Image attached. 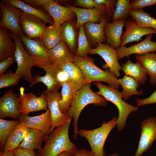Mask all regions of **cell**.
Returning <instances> with one entry per match:
<instances>
[{"instance_id": "1", "label": "cell", "mask_w": 156, "mask_h": 156, "mask_svg": "<svg viewBox=\"0 0 156 156\" xmlns=\"http://www.w3.org/2000/svg\"><path fill=\"white\" fill-rule=\"evenodd\" d=\"M90 83H86L74 93L72 105L67 112L73 120V137L77 139V132L79 129L78 122L80 113L85 107L93 104L95 106H106L107 100L91 89Z\"/></svg>"}, {"instance_id": "2", "label": "cell", "mask_w": 156, "mask_h": 156, "mask_svg": "<svg viewBox=\"0 0 156 156\" xmlns=\"http://www.w3.org/2000/svg\"><path fill=\"white\" fill-rule=\"evenodd\" d=\"M72 117L64 125L56 127L48 135L43 148L36 156H57L65 151H73L77 147L70 140L69 129Z\"/></svg>"}, {"instance_id": "3", "label": "cell", "mask_w": 156, "mask_h": 156, "mask_svg": "<svg viewBox=\"0 0 156 156\" xmlns=\"http://www.w3.org/2000/svg\"><path fill=\"white\" fill-rule=\"evenodd\" d=\"M93 84L99 90L96 92L97 94L102 96L107 101L111 102L117 107L119 114L116 121L117 127L119 131H122L126 125L129 115L133 112L137 111L138 107L124 101L118 89L109 86L105 85L99 81L94 82Z\"/></svg>"}, {"instance_id": "4", "label": "cell", "mask_w": 156, "mask_h": 156, "mask_svg": "<svg viewBox=\"0 0 156 156\" xmlns=\"http://www.w3.org/2000/svg\"><path fill=\"white\" fill-rule=\"evenodd\" d=\"M94 59L90 57H79L74 56V62L80 68L83 74L86 83L92 81H103L109 86L118 89L119 84L117 77L109 69L102 70L96 66Z\"/></svg>"}, {"instance_id": "5", "label": "cell", "mask_w": 156, "mask_h": 156, "mask_svg": "<svg viewBox=\"0 0 156 156\" xmlns=\"http://www.w3.org/2000/svg\"><path fill=\"white\" fill-rule=\"evenodd\" d=\"M117 119L114 117L107 122H103L101 126L94 129H79L77 135L87 140L94 156H105L104 144L111 130L116 126Z\"/></svg>"}, {"instance_id": "6", "label": "cell", "mask_w": 156, "mask_h": 156, "mask_svg": "<svg viewBox=\"0 0 156 156\" xmlns=\"http://www.w3.org/2000/svg\"><path fill=\"white\" fill-rule=\"evenodd\" d=\"M27 53L34 59V66L41 68L46 72H51L52 66L50 63L48 50L40 39L29 38L23 34L18 35Z\"/></svg>"}, {"instance_id": "7", "label": "cell", "mask_w": 156, "mask_h": 156, "mask_svg": "<svg viewBox=\"0 0 156 156\" xmlns=\"http://www.w3.org/2000/svg\"><path fill=\"white\" fill-rule=\"evenodd\" d=\"M10 34L16 45L14 56L17 67L15 73L31 84L33 78L31 69L34 66V59L26 51L18 35L11 31Z\"/></svg>"}, {"instance_id": "8", "label": "cell", "mask_w": 156, "mask_h": 156, "mask_svg": "<svg viewBox=\"0 0 156 156\" xmlns=\"http://www.w3.org/2000/svg\"><path fill=\"white\" fill-rule=\"evenodd\" d=\"M42 19L23 12L20 20V26L23 34L32 39H40L48 26Z\"/></svg>"}, {"instance_id": "9", "label": "cell", "mask_w": 156, "mask_h": 156, "mask_svg": "<svg viewBox=\"0 0 156 156\" xmlns=\"http://www.w3.org/2000/svg\"><path fill=\"white\" fill-rule=\"evenodd\" d=\"M156 140V116L149 117L142 122L138 146L134 156H142Z\"/></svg>"}, {"instance_id": "10", "label": "cell", "mask_w": 156, "mask_h": 156, "mask_svg": "<svg viewBox=\"0 0 156 156\" xmlns=\"http://www.w3.org/2000/svg\"><path fill=\"white\" fill-rule=\"evenodd\" d=\"M24 91V88H21L18 97L20 104V112L21 114L28 116L30 112L48 109L46 94H42L38 97L32 92L26 93Z\"/></svg>"}, {"instance_id": "11", "label": "cell", "mask_w": 156, "mask_h": 156, "mask_svg": "<svg viewBox=\"0 0 156 156\" xmlns=\"http://www.w3.org/2000/svg\"><path fill=\"white\" fill-rule=\"evenodd\" d=\"M95 54L100 56L106 62L102 66L103 68L109 69L117 77L120 76L122 66L118 62L116 50L107 44L99 43L96 48L92 49L88 53V54Z\"/></svg>"}, {"instance_id": "12", "label": "cell", "mask_w": 156, "mask_h": 156, "mask_svg": "<svg viewBox=\"0 0 156 156\" xmlns=\"http://www.w3.org/2000/svg\"><path fill=\"white\" fill-rule=\"evenodd\" d=\"M2 15L0 26L5 27L18 35L23 34L20 25V18L23 12L12 5L1 3Z\"/></svg>"}, {"instance_id": "13", "label": "cell", "mask_w": 156, "mask_h": 156, "mask_svg": "<svg viewBox=\"0 0 156 156\" xmlns=\"http://www.w3.org/2000/svg\"><path fill=\"white\" fill-rule=\"evenodd\" d=\"M47 107L49 111L52 121L49 134L55 128L64 125L71 116L67 113H62L59 108V104L61 98V94L58 91L46 94Z\"/></svg>"}, {"instance_id": "14", "label": "cell", "mask_w": 156, "mask_h": 156, "mask_svg": "<svg viewBox=\"0 0 156 156\" xmlns=\"http://www.w3.org/2000/svg\"><path fill=\"white\" fill-rule=\"evenodd\" d=\"M68 7L76 14L77 20L75 25L76 29L88 23H96L101 21L104 16L107 14L105 5L92 9L81 8L71 5Z\"/></svg>"}, {"instance_id": "15", "label": "cell", "mask_w": 156, "mask_h": 156, "mask_svg": "<svg viewBox=\"0 0 156 156\" xmlns=\"http://www.w3.org/2000/svg\"><path fill=\"white\" fill-rule=\"evenodd\" d=\"M20 104L16 93L12 89L5 92L0 98V118H20Z\"/></svg>"}, {"instance_id": "16", "label": "cell", "mask_w": 156, "mask_h": 156, "mask_svg": "<svg viewBox=\"0 0 156 156\" xmlns=\"http://www.w3.org/2000/svg\"><path fill=\"white\" fill-rule=\"evenodd\" d=\"M124 26L126 30L122 35L121 46L133 41L138 42L142 37L149 34H156V31L151 28H142L139 26L135 20L129 17L126 21Z\"/></svg>"}, {"instance_id": "17", "label": "cell", "mask_w": 156, "mask_h": 156, "mask_svg": "<svg viewBox=\"0 0 156 156\" xmlns=\"http://www.w3.org/2000/svg\"><path fill=\"white\" fill-rule=\"evenodd\" d=\"M153 34L147 35L143 40L129 47L121 46L116 50L118 60L133 54L143 55L156 51V42L151 40Z\"/></svg>"}, {"instance_id": "18", "label": "cell", "mask_w": 156, "mask_h": 156, "mask_svg": "<svg viewBox=\"0 0 156 156\" xmlns=\"http://www.w3.org/2000/svg\"><path fill=\"white\" fill-rule=\"evenodd\" d=\"M42 8L52 18L54 24L59 26L73 18L75 14L68 6H62L53 0H49Z\"/></svg>"}, {"instance_id": "19", "label": "cell", "mask_w": 156, "mask_h": 156, "mask_svg": "<svg viewBox=\"0 0 156 156\" xmlns=\"http://www.w3.org/2000/svg\"><path fill=\"white\" fill-rule=\"evenodd\" d=\"M19 120L21 124L29 128L37 129L47 135L49 134L52 121L48 109L41 115L34 116L21 114Z\"/></svg>"}, {"instance_id": "20", "label": "cell", "mask_w": 156, "mask_h": 156, "mask_svg": "<svg viewBox=\"0 0 156 156\" xmlns=\"http://www.w3.org/2000/svg\"><path fill=\"white\" fill-rule=\"evenodd\" d=\"M126 21L108 22L105 25L104 32L106 44L116 50L121 47L123 28Z\"/></svg>"}, {"instance_id": "21", "label": "cell", "mask_w": 156, "mask_h": 156, "mask_svg": "<svg viewBox=\"0 0 156 156\" xmlns=\"http://www.w3.org/2000/svg\"><path fill=\"white\" fill-rule=\"evenodd\" d=\"M109 18L105 15L99 23H88L84 24V31L90 43L97 44L106 41L104 29L106 23L109 21Z\"/></svg>"}, {"instance_id": "22", "label": "cell", "mask_w": 156, "mask_h": 156, "mask_svg": "<svg viewBox=\"0 0 156 156\" xmlns=\"http://www.w3.org/2000/svg\"><path fill=\"white\" fill-rule=\"evenodd\" d=\"M49 61L51 65L68 62H74V56L63 40L52 48L48 50Z\"/></svg>"}, {"instance_id": "23", "label": "cell", "mask_w": 156, "mask_h": 156, "mask_svg": "<svg viewBox=\"0 0 156 156\" xmlns=\"http://www.w3.org/2000/svg\"><path fill=\"white\" fill-rule=\"evenodd\" d=\"M52 65L57 66L63 70L77 90L86 83L81 70L74 62H66Z\"/></svg>"}, {"instance_id": "24", "label": "cell", "mask_w": 156, "mask_h": 156, "mask_svg": "<svg viewBox=\"0 0 156 156\" xmlns=\"http://www.w3.org/2000/svg\"><path fill=\"white\" fill-rule=\"evenodd\" d=\"M48 136L38 130L28 128L26 136L18 147L33 151L35 149L40 151L42 148V142L46 141Z\"/></svg>"}, {"instance_id": "25", "label": "cell", "mask_w": 156, "mask_h": 156, "mask_svg": "<svg viewBox=\"0 0 156 156\" xmlns=\"http://www.w3.org/2000/svg\"><path fill=\"white\" fill-rule=\"evenodd\" d=\"M1 3L12 5L20 9L25 12L38 16L50 25L54 24L52 18L42 8H34L20 0H3Z\"/></svg>"}, {"instance_id": "26", "label": "cell", "mask_w": 156, "mask_h": 156, "mask_svg": "<svg viewBox=\"0 0 156 156\" xmlns=\"http://www.w3.org/2000/svg\"><path fill=\"white\" fill-rule=\"evenodd\" d=\"M8 29L0 27V62L14 56L16 45Z\"/></svg>"}, {"instance_id": "27", "label": "cell", "mask_w": 156, "mask_h": 156, "mask_svg": "<svg viewBox=\"0 0 156 156\" xmlns=\"http://www.w3.org/2000/svg\"><path fill=\"white\" fill-rule=\"evenodd\" d=\"M122 65V70L125 75H129L134 79L139 84H144L147 80V74L142 65L137 61L133 63L129 59Z\"/></svg>"}, {"instance_id": "28", "label": "cell", "mask_w": 156, "mask_h": 156, "mask_svg": "<svg viewBox=\"0 0 156 156\" xmlns=\"http://www.w3.org/2000/svg\"><path fill=\"white\" fill-rule=\"evenodd\" d=\"M137 61L143 66L147 75L149 76V81L153 85L156 83V53H150L143 55H135Z\"/></svg>"}, {"instance_id": "29", "label": "cell", "mask_w": 156, "mask_h": 156, "mask_svg": "<svg viewBox=\"0 0 156 156\" xmlns=\"http://www.w3.org/2000/svg\"><path fill=\"white\" fill-rule=\"evenodd\" d=\"M28 128L20 122L18 124L8 136L3 148L12 151L18 147L26 136Z\"/></svg>"}, {"instance_id": "30", "label": "cell", "mask_w": 156, "mask_h": 156, "mask_svg": "<svg viewBox=\"0 0 156 156\" xmlns=\"http://www.w3.org/2000/svg\"><path fill=\"white\" fill-rule=\"evenodd\" d=\"M40 40L48 50L53 48L62 40L61 26H48Z\"/></svg>"}, {"instance_id": "31", "label": "cell", "mask_w": 156, "mask_h": 156, "mask_svg": "<svg viewBox=\"0 0 156 156\" xmlns=\"http://www.w3.org/2000/svg\"><path fill=\"white\" fill-rule=\"evenodd\" d=\"M118 82L122 87V91L120 93L122 98L125 101H127L132 95L143 94L142 90L139 91L137 90L140 84L130 76L125 75L122 78L118 79Z\"/></svg>"}, {"instance_id": "32", "label": "cell", "mask_w": 156, "mask_h": 156, "mask_svg": "<svg viewBox=\"0 0 156 156\" xmlns=\"http://www.w3.org/2000/svg\"><path fill=\"white\" fill-rule=\"evenodd\" d=\"M61 98L59 104L60 110L62 113L67 112L72 103L75 93L78 90L71 82L64 83L62 86Z\"/></svg>"}, {"instance_id": "33", "label": "cell", "mask_w": 156, "mask_h": 156, "mask_svg": "<svg viewBox=\"0 0 156 156\" xmlns=\"http://www.w3.org/2000/svg\"><path fill=\"white\" fill-rule=\"evenodd\" d=\"M129 16L134 19L138 25L142 28H148L156 31V19L151 16V14L143 10L130 9Z\"/></svg>"}, {"instance_id": "34", "label": "cell", "mask_w": 156, "mask_h": 156, "mask_svg": "<svg viewBox=\"0 0 156 156\" xmlns=\"http://www.w3.org/2000/svg\"><path fill=\"white\" fill-rule=\"evenodd\" d=\"M61 27L62 40L73 54L75 53L77 41L75 28L70 21L62 24Z\"/></svg>"}, {"instance_id": "35", "label": "cell", "mask_w": 156, "mask_h": 156, "mask_svg": "<svg viewBox=\"0 0 156 156\" xmlns=\"http://www.w3.org/2000/svg\"><path fill=\"white\" fill-rule=\"evenodd\" d=\"M39 82L43 83L47 87V90L42 93L45 94L58 90L62 87L58 85L56 83L53 75L51 73L47 72L44 76L37 74L33 78L32 83L30 86L32 87Z\"/></svg>"}, {"instance_id": "36", "label": "cell", "mask_w": 156, "mask_h": 156, "mask_svg": "<svg viewBox=\"0 0 156 156\" xmlns=\"http://www.w3.org/2000/svg\"><path fill=\"white\" fill-rule=\"evenodd\" d=\"M78 43V48L75 55L82 57L88 56L89 52L92 49L86 36L83 25L79 28Z\"/></svg>"}, {"instance_id": "37", "label": "cell", "mask_w": 156, "mask_h": 156, "mask_svg": "<svg viewBox=\"0 0 156 156\" xmlns=\"http://www.w3.org/2000/svg\"><path fill=\"white\" fill-rule=\"evenodd\" d=\"M130 0H116V8L112 17V21L126 20L129 16Z\"/></svg>"}, {"instance_id": "38", "label": "cell", "mask_w": 156, "mask_h": 156, "mask_svg": "<svg viewBox=\"0 0 156 156\" xmlns=\"http://www.w3.org/2000/svg\"><path fill=\"white\" fill-rule=\"evenodd\" d=\"M20 122L19 120H9L0 118V146L1 148H3L8 136Z\"/></svg>"}, {"instance_id": "39", "label": "cell", "mask_w": 156, "mask_h": 156, "mask_svg": "<svg viewBox=\"0 0 156 156\" xmlns=\"http://www.w3.org/2000/svg\"><path fill=\"white\" fill-rule=\"evenodd\" d=\"M22 78L15 73L9 70L0 76V88L16 86Z\"/></svg>"}, {"instance_id": "40", "label": "cell", "mask_w": 156, "mask_h": 156, "mask_svg": "<svg viewBox=\"0 0 156 156\" xmlns=\"http://www.w3.org/2000/svg\"><path fill=\"white\" fill-rule=\"evenodd\" d=\"M52 66L53 68L51 73L56 83L58 85L62 87V85L65 83H73L63 70L57 66Z\"/></svg>"}, {"instance_id": "41", "label": "cell", "mask_w": 156, "mask_h": 156, "mask_svg": "<svg viewBox=\"0 0 156 156\" xmlns=\"http://www.w3.org/2000/svg\"><path fill=\"white\" fill-rule=\"evenodd\" d=\"M156 5V0H132L130 3V9L141 10L146 7Z\"/></svg>"}, {"instance_id": "42", "label": "cell", "mask_w": 156, "mask_h": 156, "mask_svg": "<svg viewBox=\"0 0 156 156\" xmlns=\"http://www.w3.org/2000/svg\"><path fill=\"white\" fill-rule=\"evenodd\" d=\"M97 4L105 5L107 11V15L109 18L112 17L114 14L116 0H94Z\"/></svg>"}, {"instance_id": "43", "label": "cell", "mask_w": 156, "mask_h": 156, "mask_svg": "<svg viewBox=\"0 0 156 156\" xmlns=\"http://www.w3.org/2000/svg\"><path fill=\"white\" fill-rule=\"evenodd\" d=\"M135 100L138 107L156 103V91L147 98L143 99L136 98Z\"/></svg>"}, {"instance_id": "44", "label": "cell", "mask_w": 156, "mask_h": 156, "mask_svg": "<svg viewBox=\"0 0 156 156\" xmlns=\"http://www.w3.org/2000/svg\"><path fill=\"white\" fill-rule=\"evenodd\" d=\"M15 62L14 56L0 62V76L4 74L8 68Z\"/></svg>"}, {"instance_id": "45", "label": "cell", "mask_w": 156, "mask_h": 156, "mask_svg": "<svg viewBox=\"0 0 156 156\" xmlns=\"http://www.w3.org/2000/svg\"><path fill=\"white\" fill-rule=\"evenodd\" d=\"M11 151L14 156H36L34 151L25 148L18 147Z\"/></svg>"}, {"instance_id": "46", "label": "cell", "mask_w": 156, "mask_h": 156, "mask_svg": "<svg viewBox=\"0 0 156 156\" xmlns=\"http://www.w3.org/2000/svg\"><path fill=\"white\" fill-rule=\"evenodd\" d=\"M76 3L80 6L89 9L99 7L102 5L97 3L94 0H77Z\"/></svg>"}, {"instance_id": "47", "label": "cell", "mask_w": 156, "mask_h": 156, "mask_svg": "<svg viewBox=\"0 0 156 156\" xmlns=\"http://www.w3.org/2000/svg\"><path fill=\"white\" fill-rule=\"evenodd\" d=\"M49 0H23V1L28 5L37 9L41 8L47 4Z\"/></svg>"}, {"instance_id": "48", "label": "cell", "mask_w": 156, "mask_h": 156, "mask_svg": "<svg viewBox=\"0 0 156 156\" xmlns=\"http://www.w3.org/2000/svg\"><path fill=\"white\" fill-rule=\"evenodd\" d=\"M71 156H94L91 151L81 148L77 149L72 152Z\"/></svg>"}, {"instance_id": "49", "label": "cell", "mask_w": 156, "mask_h": 156, "mask_svg": "<svg viewBox=\"0 0 156 156\" xmlns=\"http://www.w3.org/2000/svg\"><path fill=\"white\" fill-rule=\"evenodd\" d=\"M0 151V156H14L12 151L1 148Z\"/></svg>"}, {"instance_id": "50", "label": "cell", "mask_w": 156, "mask_h": 156, "mask_svg": "<svg viewBox=\"0 0 156 156\" xmlns=\"http://www.w3.org/2000/svg\"><path fill=\"white\" fill-rule=\"evenodd\" d=\"M73 151H65L63 152L57 156H71L72 153Z\"/></svg>"}, {"instance_id": "51", "label": "cell", "mask_w": 156, "mask_h": 156, "mask_svg": "<svg viewBox=\"0 0 156 156\" xmlns=\"http://www.w3.org/2000/svg\"><path fill=\"white\" fill-rule=\"evenodd\" d=\"M108 156H120L117 153H115L113 154H112L109 155Z\"/></svg>"}, {"instance_id": "52", "label": "cell", "mask_w": 156, "mask_h": 156, "mask_svg": "<svg viewBox=\"0 0 156 156\" xmlns=\"http://www.w3.org/2000/svg\"><path fill=\"white\" fill-rule=\"evenodd\" d=\"M155 52L156 53V51Z\"/></svg>"}]
</instances>
